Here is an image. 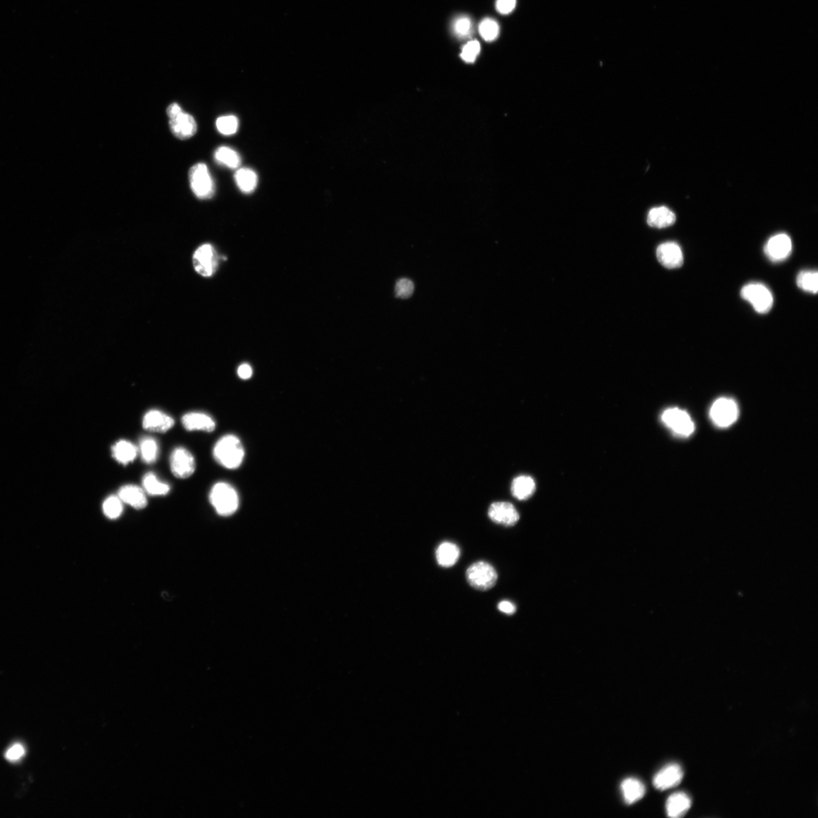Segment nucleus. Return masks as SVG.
<instances>
[{
	"label": "nucleus",
	"mask_w": 818,
	"mask_h": 818,
	"mask_svg": "<svg viewBox=\"0 0 818 818\" xmlns=\"http://www.w3.org/2000/svg\"><path fill=\"white\" fill-rule=\"evenodd\" d=\"M213 456L222 466L236 469L244 461L245 452L240 439L233 435L221 438L214 447Z\"/></svg>",
	"instance_id": "obj_1"
},
{
	"label": "nucleus",
	"mask_w": 818,
	"mask_h": 818,
	"mask_svg": "<svg viewBox=\"0 0 818 818\" xmlns=\"http://www.w3.org/2000/svg\"><path fill=\"white\" fill-rule=\"evenodd\" d=\"M210 499L217 513L222 516L233 515L239 506V496L236 490L224 482L215 484L211 490Z\"/></svg>",
	"instance_id": "obj_2"
},
{
	"label": "nucleus",
	"mask_w": 818,
	"mask_h": 818,
	"mask_svg": "<svg viewBox=\"0 0 818 818\" xmlns=\"http://www.w3.org/2000/svg\"><path fill=\"white\" fill-rule=\"evenodd\" d=\"M466 578L471 587L481 591H487L496 585L498 575L496 569L486 562L472 564L466 572Z\"/></svg>",
	"instance_id": "obj_3"
},
{
	"label": "nucleus",
	"mask_w": 818,
	"mask_h": 818,
	"mask_svg": "<svg viewBox=\"0 0 818 818\" xmlns=\"http://www.w3.org/2000/svg\"><path fill=\"white\" fill-rule=\"evenodd\" d=\"M189 180L192 190L199 199H210L215 194V183L206 164L197 163L192 167Z\"/></svg>",
	"instance_id": "obj_4"
},
{
	"label": "nucleus",
	"mask_w": 818,
	"mask_h": 818,
	"mask_svg": "<svg viewBox=\"0 0 818 818\" xmlns=\"http://www.w3.org/2000/svg\"><path fill=\"white\" fill-rule=\"evenodd\" d=\"M741 297L760 314L769 312L773 306L774 298L771 292L762 283H752L741 290Z\"/></svg>",
	"instance_id": "obj_5"
},
{
	"label": "nucleus",
	"mask_w": 818,
	"mask_h": 818,
	"mask_svg": "<svg viewBox=\"0 0 818 818\" xmlns=\"http://www.w3.org/2000/svg\"><path fill=\"white\" fill-rule=\"evenodd\" d=\"M739 408L734 400L728 398L717 399L710 409L713 422L720 428H728L738 419Z\"/></svg>",
	"instance_id": "obj_6"
},
{
	"label": "nucleus",
	"mask_w": 818,
	"mask_h": 818,
	"mask_svg": "<svg viewBox=\"0 0 818 818\" xmlns=\"http://www.w3.org/2000/svg\"><path fill=\"white\" fill-rule=\"evenodd\" d=\"M662 420L667 427L681 436L688 437L695 429L694 423L688 413L678 408L667 409L663 413Z\"/></svg>",
	"instance_id": "obj_7"
},
{
	"label": "nucleus",
	"mask_w": 818,
	"mask_h": 818,
	"mask_svg": "<svg viewBox=\"0 0 818 818\" xmlns=\"http://www.w3.org/2000/svg\"><path fill=\"white\" fill-rule=\"evenodd\" d=\"M171 471L175 478L187 479L196 470V461L193 455L185 448L175 449L170 458Z\"/></svg>",
	"instance_id": "obj_8"
},
{
	"label": "nucleus",
	"mask_w": 818,
	"mask_h": 818,
	"mask_svg": "<svg viewBox=\"0 0 818 818\" xmlns=\"http://www.w3.org/2000/svg\"><path fill=\"white\" fill-rule=\"evenodd\" d=\"M792 240L786 233H779L767 241L765 253L773 262L787 260L792 252Z\"/></svg>",
	"instance_id": "obj_9"
},
{
	"label": "nucleus",
	"mask_w": 818,
	"mask_h": 818,
	"mask_svg": "<svg viewBox=\"0 0 818 818\" xmlns=\"http://www.w3.org/2000/svg\"><path fill=\"white\" fill-rule=\"evenodd\" d=\"M215 256L212 245L205 244L200 247L194 256L195 270L203 277L212 276L218 265Z\"/></svg>",
	"instance_id": "obj_10"
},
{
	"label": "nucleus",
	"mask_w": 818,
	"mask_h": 818,
	"mask_svg": "<svg viewBox=\"0 0 818 818\" xmlns=\"http://www.w3.org/2000/svg\"><path fill=\"white\" fill-rule=\"evenodd\" d=\"M490 519L499 524L512 527L519 521V513L515 507L509 503L499 502L492 503L488 510Z\"/></svg>",
	"instance_id": "obj_11"
},
{
	"label": "nucleus",
	"mask_w": 818,
	"mask_h": 818,
	"mask_svg": "<svg viewBox=\"0 0 818 818\" xmlns=\"http://www.w3.org/2000/svg\"><path fill=\"white\" fill-rule=\"evenodd\" d=\"M170 130L180 140L194 137L197 131V124L193 116L182 112L169 121Z\"/></svg>",
	"instance_id": "obj_12"
},
{
	"label": "nucleus",
	"mask_w": 818,
	"mask_h": 818,
	"mask_svg": "<svg viewBox=\"0 0 818 818\" xmlns=\"http://www.w3.org/2000/svg\"><path fill=\"white\" fill-rule=\"evenodd\" d=\"M656 255L658 260L667 269L680 268L683 264V255L680 246L674 242H667L659 246Z\"/></svg>",
	"instance_id": "obj_13"
},
{
	"label": "nucleus",
	"mask_w": 818,
	"mask_h": 818,
	"mask_svg": "<svg viewBox=\"0 0 818 818\" xmlns=\"http://www.w3.org/2000/svg\"><path fill=\"white\" fill-rule=\"evenodd\" d=\"M683 778L681 767L677 764H671L658 771L654 778L653 784L659 790H666L678 786Z\"/></svg>",
	"instance_id": "obj_14"
},
{
	"label": "nucleus",
	"mask_w": 818,
	"mask_h": 818,
	"mask_svg": "<svg viewBox=\"0 0 818 818\" xmlns=\"http://www.w3.org/2000/svg\"><path fill=\"white\" fill-rule=\"evenodd\" d=\"M174 425L171 416L161 411H149L144 417L143 428L150 432L164 433L170 431Z\"/></svg>",
	"instance_id": "obj_15"
},
{
	"label": "nucleus",
	"mask_w": 818,
	"mask_h": 818,
	"mask_svg": "<svg viewBox=\"0 0 818 818\" xmlns=\"http://www.w3.org/2000/svg\"><path fill=\"white\" fill-rule=\"evenodd\" d=\"M182 424L188 431H200L210 433L215 429L212 417L205 413L190 412L182 417Z\"/></svg>",
	"instance_id": "obj_16"
},
{
	"label": "nucleus",
	"mask_w": 818,
	"mask_h": 818,
	"mask_svg": "<svg viewBox=\"0 0 818 818\" xmlns=\"http://www.w3.org/2000/svg\"><path fill=\"white\" fill-rule=\"evenodd\" d=\"M122 503H127L136 509L147 507L148 501L144 488L136 485H125L120 488L119 496Z\"/></svg>",
	"instance_id": "obj_17"
},
{
	"label": "nucleus",
	"mask_w": 818,
	"mask_h": 818,
	"mask_svg": "<svg viewBox=\"0 0 818 818\" xmlns=\"http://www.w3.org/2000/svg\"><path fill=\"white\" fill-rule=\"evenodd\" d=\"M691 805L692 801L688 795L684 792H677L667 799V814L670 817H681L690 810Z\"/></svg>",
	"instance_id": "obj_18"
},
{
	"label": "nucleus",
	"mask_w": 818,
	"mask_h": 818,
	"mask_svg": "<svg viewBox=\"0 0 818 818\" xmlns=\"http://www.w3.org/2000/svg\"><path fill=\"white\" fill-rule=\"evenodd\" d=\"M676 222L675 214L665 206L652 208L649 212L647 222L650 227L665 228L671 226Z\"/></svg>",
	"instance_id": "obj_19"
},
{
	"label": "nucleus",
	"mask_w": 818,
	"mask_h": 818,
	"mask_svg": "<svg viewBox=\"0 0 818 818\" xmlns=\"http://www.w3.org/2000/svg\"><path fill=\"white\" fill-rule=\"evenodd\" d=\"M137 448L128 440L116 442L112 447V455L116 462L127 465L135 460L138 455Z\"/></svg>",
	"instance_id": "obj_20"
},
{
	"label": "nucleus",
	"mask_w": 818,
	"mask_h": 818,
	"mask_svg": "<svg viewBox=\"0 0 818 818\" xmlns=\"http://www.w3.org/2000/svg\"><path fill=\"white\" fill-rule=\"evenodd\" d=\"M621 790L625 803L628 805L637 803L646 794L644 783L635 778L624 780L621 783Z\"/></svg>",
	"instance_id": "obj_21"
},
{
	"label": "nucleus",
	"mask_w": 818,
	"mask_h": 818,
	"mask_svg": "<svg viewBox=\"0 0 818 818\" xmlns=\"http://www.w3.org/2000/svg\"><path fill=\"white\" fill-rule=\"evenodd\" d=\"M460 553V549L457 545L451 542H444L436 551L437 561L441 567H451L457 563Z\"/></svg>",
	"instance_id": "obj_22"
},
{
	"label": "nucleus",
	"mask_w": 818,
	"mask_h": 818,
	"mask_svg": "<svg viewBox=\"0 0 818 818\" xmlns=\"http://www.w3.org/2000/svg\"><path fill=\"white\" fill-rule=\"evenodd\" d=\"M536 490V484L529 476H520L516 478L512 484V494L517 499L526 500L529 499Z\"/></svg>",
	"instance_id": "obj_23"
},
{
	"label": "nucleus",
	"mask_w": 818,
	"mask_h": 818,
	"mask_svg": "<svg viewBox=\"0 0 818 818\" xmlns=\"http://www.w3.org/2000/svg\"><path fill=\"white\" fill-rule=\"evenodd\" d=\"M235 181L239 189L245 194H251L258 185L256 173L250 169H239L235 174Z\"/></svg>",
	"instance_id": "obj_24"
},
{
	"label": "nucleus",
	"mask_w": 818,
	"mask_h": 818,
	"mask_svg": "<svg viewBox=\"0 0 818 818\" xmlns=\"http://www.w3.org/2000/svg\"><path fill=\"white\" fill-rule=\"evenodd\" d=\"M215 160L217 162L229 169H236L241 164V157L239 153L228 147H221L215 153Z\"/></svg>",
	"instance_id": "obj_25"
},
{
	"label": "nucleus",
	"mask_w": 818,
	"mask_h": 818,
	"mask_svg": "<svg viewBox=\"0 0 818 818\" xmlns=\"http://www.w3.org/2000/svg\"><path fill=\"white\" fill-rule=\"evenodd\" d=\"M142 483L146 494L150 496H165L170 492L169 484L158 481L153 473L147 474Z\"/></svg>",
	"instance_id": "obj_26"
},
{
	"label": "nucleus",
	"mask_w": 818,
	"mask_h": 818,
	"mask_svg": "<svg viewBox=\"0 0 818 818\" xmlns=\"http://www.w3.org/2000/svg\"><path fill=\"white\" fill-rule=\"evenodd\" d=\"M138 451L142 459L147 464H153L157 460L158 446L155 439L152 437L142 439Z\"/></svg>",
	"instance_id": "obj_27"
},
{
	"label": "nucleus",
	"mask_w": 818,
	"mask_h": 818,
	"mask_svg": "<svg viewBox=\"0 0 818 818\" xmlns=\"http://www.w3.org/2000/svg\"><path fill=\"white\" fill-rule=\"evenodd\" d=\"M800 289L816 294L818 290V274L813 271L801 272L796 278Z\"/></svg>",
	"instance_id": "obj_28"
},
{
	"label": "nucleus",
	"mask_w": 818,
	"mask_h": 818,
	"mask_svg": "<svg viewBox=\"0 0 818 818\" xmlns=\"http://www.w3.org/2000/svg\"><path fill=\"white\" fill-rule=\"evenodd\" d=\"M216 128L224 135H235L239 128V121L235 115L222 116L216 121Z\"/></svg>",
	"instance_id": "obj_29"
},
{
	"label": "nucleus",
	"mask_w": 818,
	"mask_h": 818,
	"mask_svg": "<svg viewBox=\"0 0 818 818\" xmlns=\"http://www.w3.org/2000/svg\"><path fill=\"white\" fill-rule=\"evenodd\" d=\"M103 510L108 519H118L123 512L122 501L119 496H111L108 497L104 501Z\"/></svg>",
	"instance_id": "obj_30"
},
{
	"label": "nucleus",
	"mask_w": 818,
	"mask_h": 818,
	"mask_svg": "<svg viewBox=\"0 0 818 818\" xmlns=\"http://www.w3.org/2000/svg\"><path fill=\"white\" fill-rule=\"evenodd\" d=\"M479 32L484 40L487 42L494 41L499 36V26L495 20L486 19L483 20L480 24Z\"/></svg>",
	"instance_id": "obj_31"
},
{
	"label": "nucleus",
	"mask_w": 818,
	"mask_h": 818,
	"mask_svg": "<svg viewBox=\"0 0 818 818\" xmlns=\"http://www.w3.org/2000/svg\"><path fill=\"white\" fill-rule=\"evenodd\" d=\"M481 51V45L478 40L469 42L462 49L461 57L467 63H472L476 60Z\"/></svg>",
	"instance_id": "obj_32"
},
{
	"label": "nucleus",
	"mask_w": 818,
	"mask_h": 818,
	"mask_svg": "<svg viewBox=\"0 0 818 818\" xmlns=\"http://www.w3.org/2000/svg\"><path fill=\"white\" fill-rule=\"evenodd\" d=\"M395 291L399 298L406 299L410 297L414 292V283L409 279H400L397 282Z\"/></svg>",
	"instance_id": "obj_33"
},
{
	"label": "nucleus",
	"mask_w": 818,
	"mask_h": 818,
	"mask_svg": "<svg viewBox=\"0 0 818 818\" xmlns=\"http://www.w3.org/2000/svg\"><path fill=\"white\" fill-rule=\"evenodd\" d=\"M472 28L471 21L467 17H461L456 20L454 23V31L456 35L460 37H466L471 35Z\"/></svg>",
	"instance_id": "obj_34"
},
{
	"label": "nucleus",
	"mask_w": 818,
	"mask_h": 818,
	"mask_svg": "<svg viewBox=\"0 0 818 818\" xmlns=\"http://www.w3.org/2000/svg\"><path fill=\"white\" fill-rule=\"evenodd\" d=\"M24 748L20 744H15L7 750L5 756L8 761L17 762L24 756Z\"/></svg>",
	"instance_id": "obj_35"
},
{
	"label": "nucleus",
	"mask_w": 818,
	"mask_h": 818,
	"mask_svg": "<svg viewBox=\"0 0 818 818\" xmlns=\"http://www.w3.org/2000/svg\"><path fill=\"white\" fill-rule=\"evenodd\" d=\"M517 0H497L496 10L503 15L511 13L516 6Z\"/></svg>",
	"instance_id": "obj_36"
},
{
	"label": "nucleus",
	"mask_w": 818,
	"mask_h": 818,
	"mask_svg": "<svg viewBox=\"0 0 818 818\" xmlns=\"http://www.w3.org/2000/svg\"><path fill=\"white\" fill-rule=\"evenodd\" d=\"M499 610L504 614L511 615L515 613L516 606L509 601H502L498 605Z\"/></svg>",
	"instance_id": "obj_37"
},
{
	"label": "nucleus",
	"mask_w": 818,
	"mask_h": 818,
	"mask_svg": "<svg viewBox=\"0 0 818 818\" xmlns=\"http://www.w3.org/2000/svg\"><path fill=\"white\" fill-rule=\"evenodd\" d=\"M237 374L241 379H249L252 377L253 375V369L251 366L248 364L241 365L238 368Z\"/></svg>",
	"instance_id": "obj_38"
},
{
	"label": "nucleus",
	"mask_w": 818,
	"mask_h": 818,
	"mask_svg": "<svg viewBox=\"0 0 818 818\" xmlns=\"http://www.w3.org/2000/svg\"><path fill=\"white\" fill-rule=\"evenodd\" d=\"M182 112V108L176 103H172L167 108V115H168L170 119L174 118L175 116H177Z\"/></svg>",
	"instance_id": "obj_39"
}]
</instances>
